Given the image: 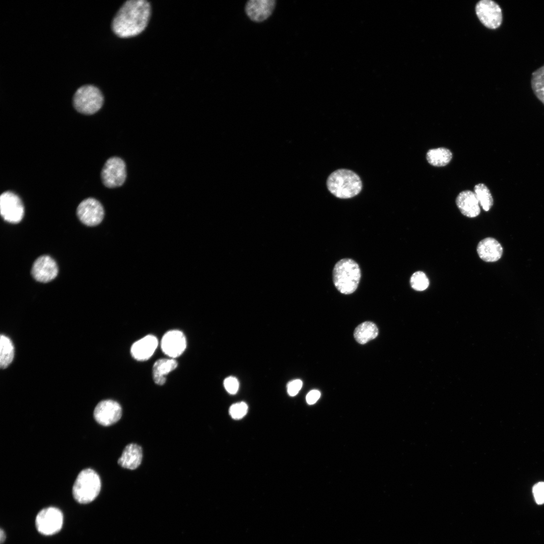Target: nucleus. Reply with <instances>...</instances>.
Masks as SVG:
<instances>
[{"instance_id": "nucleus-1", "label": "nucleus", "mask_w": 544, "mask_h": 544, "mask_svg": "<svg viewBox=\"0 0 544 544\" xmlns=\"http://www.w3.org/2000/svg\"><path fill=\"white\" fill-rule=\"evenodd\" d=\"M151 14L149 3L145 0H130L119 9L112 23L113 32L121 38L135 36L147 27Z\"/></svg>"}, {"instance_id": "nucleus-2", "label": "nucleus", "mask_w": 544, "mask_h": 544, "mask_svg": "<svg viewBox=\"0 0 544 544\" xmlns=\"http://www.w3.org/2000/svg\"><path fill=\"white\" fill-rule=\"evenodd\" d=\"M326 185L330 192L336 197L350 198L357 195L362 189L361 178L354 171L337 169L328 177Z\"/></svg>"}, {"instance_id": "nucleus-3", "label": "nucleus", "mask_w": 544, "mask_h": 544, "mask_svg": "<svg viewBox=\"0 0 544 544\" xmlns=\"http://www.w3.org/2000/svg\"><path fill=\"white\" fill-rule=\"evenodd\" d=\"M361 277L359 264L351 258L342 259L335 264L332 279L334 286L344 294H351L358 288Z\"/></svg>"}, {"instance_id": "nucleus-4", "label": "nucleus", "mask_w": 544, "mask_h": 544, "mask_svg": "<svg viewBox=\"0 0 544 544\" xmlns=\"http://www.w3.org/2000/svg\"><path fill=\"white\" fill-rule=\"evenodd\" d=\"M101 488L99 475L93 469L86 468L78 475L72 490L75 500L81 504H87L94 500Z\"/></svg>"}, {"instance_id": "nucleus-5", "label": "nucleus", "mask_w": 544, "mask_h": 544, "mask_svg": "<svg viewBox=\"0 0 544 544\" xmlns=\"http://www.w3.org/2000/svg\"><path fill=\"white\" fill-rule=\"evenodd\" d=\"M103 104L101 91L93 85H85L79 88L73 97V105L80 113L91 115L97 112Z\"/></svg>"}, {"instance_id": "nucleus-6", "label": "nucleus", "mask_w": 544, "mask_h": 544, "mask_svg": "<svg viewBox=\"0 0 544 544\" xmlns=\"http://www.w3.org/2000/svg\"><path fill=\"white\" fill-rule=\"evenodd\" d=\"M63 517L58 508L49 507L40 510L35 519L38 531L44 535H51L59 531L63 525Z\"/></svg>"}, {"instance_id": "nucleus-7", "label": "nucleus", "mask_w": 544, "mask_h": 544, "mask_svg": "<svg viewBox=\"0 0 544 544\" xmlns=\"http://www.w3.org/2000/svg\"><path fill=\"white\" fill-rule=\"evenodd\" d=\"M0 211L4 220L17 224L24 217V208L21 199L16 194L7 191L0 196Z\"/></svg>"}, {"instance_id": "nucleus-8", "label": "nucleus", "mask_w": 544, "mask_h": 544, "mask_svg": "<svg viewBox=\"0 0 544 544\" xmlns=\"http://www.w3.org/2000/svg\"><path fill=\"white\" fill-rule=\"evenodd\" d=\"M101 176L103 183L108 188L122 185L126 176L125 163L116 157L108 159L102 169Z\"/></svg>"}, {"instance_id": "nucleus-9", "label": "nucleus", "mask_w": 544, "mask_h": 544, "mask_svg": "<svg viewBox=\"0 0 544 544\" xmlns=\"http://www.w3.org/2000/svg\"><path fill=\"white\" fill-rule=\"evenodd\" d=\"M475 12L481 22L487 28L496 29L503 21L501 8L496 2L491 0H482L476 5Z\"/></svg>"}, {"instance_id": "nucleus-10", "label": "nucleus", "mask_w": 544, "mask_h": 544, "mask_svg": "<svg viewBox=\"0 0 544 544\" xmlns=\"http://www.w3.org/2000/svg\"><path fill=\"white\" fill-rule=\"evenodd\" d=\"M80 220L85 225L94 226L103 219L104 209L101 203L94 198H88L80 202L77 209Z\"/></svg>"}, {"instance_id": "nucleus-11", "label": "nucleus", "mask_w": 544, "mask_h": 544, "mask_svg": "<svg viewBox=\"0 0 544 544\" xmlns=\"http://www.w3.org/2000/svg\"><path fill=\"white\" fill-rule=\"evenodd\" d=\"M96 421L103 426H111L118 422L122 416V408L117 401L106 399L100 401L94 411Z\"/></svg>"}, {"instance_id": "nucleus-12", "label": "nucleus", "mask_w": 544, "mask_h": 544, "mask_svg": "<svg viewBox=\"0 0 544 544\" xmlns=\"http://www.w3.org/2000/svg\"><path fill=\"white\" fill-rule=\"evenodd\" d=\"M58 267L55 260L48 255H42L33 263L31 274L37 281L49 282L57 275Z\"/></svg>"}, {"instance_id": "nucleus-13", "label": "nucleus", "mask_w": 544, "mask_h": 544, "mask_svg": "<svg viewBox=\"0 0 544 544\" xmlns=\"http://www.w3.org/2000/svg\"><path fill=\"white\" fill-rule=\"evenodd\" d=\"M163 353L172 359L181 355L186 347V340L182 332L172 330L167 332L161 342Z\"/></svg>"}, {"instance_id": "nucleus-14", "label": "nucleus", "mask_w": 544, "mask_h": 544, "mask_svg": "<svg viewBox=\"0 0 544 544\" xmlns=\"http://www.w3.org/2000/svg\"><path fill=\"white\" fill-rule=\"evenodd\" d=\"M276 5L275 0H249L245 4V11L251 21L259 23L269 17Z\"/></svg>"}, {"instance_id": "nucleus-15", "label": "nucleus", "mask_w": 544, "mask_h": 544, "mask_svg": "<svg viewBox=\"0 0 544 544\" xmlns=\"http://www.w3.org/2000/svg\"><path fill=\"white\" fill-rule=\"evenodd\" d=\"M158 345L156 336L147 335L132 344L130 353L132 357L140 361H145L153 355Z\"/></svg>"}, {"instance_id": "nucleus-16", "label": "nucleus", "mask_w": 544, "mask_h": 544, "mask_svg": "<svg viewBox=\"0 0 544 544\" xmlns=\"http://www.w3.org/2000/svg\"><path fill=\"white\" fill-rule=\"evenodd\" d=\"M477 251L479 257L486 262L497 261L503 254L501 244L492 237H487L480 241L478 244Z\"/></svg>"}, {"instance_id": "nucleus-17", "label": "nucleus", "mask_w": 544, "mask_h": 544, "mask_svg": "<svg viewBox=\"0 0 544 544\" xmlns=\"http://www.w3.org/2000/svg\"><path fill=\"white\" fill-rule=\"evenodd\" d=\"M456 203L461 214L466 217L474 218L480 213L479 202L472 191L467 190L460 192L456 198Z\"/></svg>"}, {"instance_id": "nucleus-18", "label": "nucleus", "mask_w": 544, "mask_h": 544, "mask_svg": "<svg viewBox=\"0 0 544 544\" xmlns=\"http://www.w3.org/2000/svg\"><path fill=\"white\" fill-rule=\"evenodd\" d=\"M143 458L142 447L134 443L127 445L118 460V464L121 467L133 470L141 464Z\"/></svg>"}, {"instance_id": "nucleus-19", "label": "nucleus", "mask_w": 544, "mask_h": 544, "mask_svg": "<svg viewBox=\"0 0 544 544\" xmlns=\"http://www.w3.org/2000/svg\"><path fill=\"white\" fill-rule=\"evenodd\" d=\"M177 361L173 359H160L155 362L153 367V377L155 383L159 385L166 382L165 376L177 367Z\"/></svg>"}, {"instance_id": "nucleus-20", "label": "nucleus", "mask_w": 544, "mask_h": 544, "mask_svg": "<svg viewBox=\"0 0 544 544\" xmlns=\"http://www.w3.org/2000/svg\"><path fill=\"white\" fill-rule=\"evenodd\" d=\"M378 329L375 323L365 321L359 324L355 329L354 336L356 341L360 344H365L376 338Z\"/></svg>"}, {"instance_id": "nucleus-21", "label": "nucleus", "mask_w": 544, "mask_h": 544, "mask_svg": "<svg viewBox=\"0 0 544 544\" xmlns=\"http://www.w3.org/2000/svg\"><path fill=\"white\" fill-rule=\"evenodd\" d=\"M452 157L451 151L443 147L430 149L426 154V159L428 163L436 167L447 165L450 162Z\"/></svg>"}, {"instance_id": "nucleus-22", "label": "nucleus", "mask_w": 544, "mask_h": 544, "mask_svg": "<svg viewBox=\"0 0 544 544\" xmlns=\"http://www.w3.org/2000/svg\"><path fill=\"white\" fill-rule=\"evenodd\" d=\"M14 357V345L9 337L1 334L0 339V366L6 368L12 362Z\"/></svg>"}, {"instance_id": "nucleus-23", "label": "nucleus", "mask_w": 544, "mask_h": 544, "mask_svg": "<svg viewBox=\"0 0 544 544\" xmlns=\"http://www.w3.org/2000/svg\"><path fill=\"white\" fill-rule=\"evenodd\" d=\"M531 86L535 96L544 105V64L532 73Z\"/></svg>"}, {"instance_id": "nucleus-24", "label": "nucleus", "mask_w": 544, "mask_h": 544, "mask_svg": "<svg viewBox=\"0 0 544 544\" xmlns=\"http://www.w3.org/2000/svg\"><path fill=\"white\" fill-rule=\"evenodd\" d=\"M474 192L480 206L485 211H488L493 205L494 200L488 187L483 183H479L474 187Z\"/></svg>"}, {"instance_id": "nucleus-25", "label": "nucleus", "mask_w": 544, "mask_h": 544, "mask_svg": "<svg viewBox=\"0 0 544 544\" xmlns=\"http://www.w3.org/2000/svg\"><path fill=\"white\" fill-rule=\"evenodd\" d=\"M410 284L415 290L422 291L426 290L429 285V281L426 274L422 271L414 273L411 277Z\"/></svg>"}, {"instance_id": "nucleus-26", "label": "nucleus", "mask_w": 544, "mask_h": 544, "mask_svg": "<svg viewBox=\"0 0 544 544\" xmlns=\"http://www.w3.org/2000/svg\"><path fill=\"white\" fill-rule=\"evenodd\" d=\"M248 406L244 402H237L232 404L229 409V414L234 419H240L247 414Z\"/></svg>"}, {"instance_id": "nucleus-27", "label": "nucleus", "mask_w": 544, "mask_h": 544, "mask_svg": "<svg viewBox=\"0 0 544 544\" xmlns=\"http://www.w3.org/2000/svg\"><path fill=\"white\" fill-rule=\"evenodd\" d=\"M224 385L228 393L234 394L238 390L239 384L236 378L229 376L224 380Z\"/></svg>"}, {"instance_id": "nucleus-28", "label": "nucleus", "mask_w": 544, "mask_h": 544, "mask_svg": "<svg viewBox=\"0 0 544 544\" xmlns=\"http://www.w3.org/2000/svg\"><path fill=\"white\" fill-rule=\"evenodd\" d=\"M533 494L535 502L538 504L544 503V482L536 484L532 489Z\"/></svg>"}, {"instance_id": "nucleus-29", "label": "nucleus", "mask_w": 544, "mask_h": 544, "mask_svg": "<svg viewBox=\"0 0 544 544\" xmlns=\"http://www.w3.org/2000/svg\"><path fill=\"white\" fill-rule=\"evenodd\" d=\"M302 381L300 379H295L289 382L287 385V392L289 395L295 396L302 387Z\"/></svg>"}, {"instance_id": "nucleus-30", "label": "nucleus", "mask_w": 544, "mask_h": 544, "mask_svg": "<svg viewBox=\"0 0 544 544\" xmlns=\"http://www.w3.org/2000/svg\"><path fill=\"white\" fill-rule=\"evenodd\" d=\"M320 396V393L317 390H312L310 391L307 394L306 399L307 402L309 404H313L315 403L319 398Z\"/></svg>"}, {"instance_id": "nucleus-31", "label": "nucleus", "mask_w": 544, "mask_h": 544, "mask_svg": "<svg viewBox=\"0 0 544 544\" xmlns=\"http://www.w3.org/2000/svg\"><path fill=\"white\" fill-rule=\"evenodd\" d=\"M6 538V535L5 531L1 528L0 530V542L2 544L5 540Z\"/></svg>"}]
</instances>
